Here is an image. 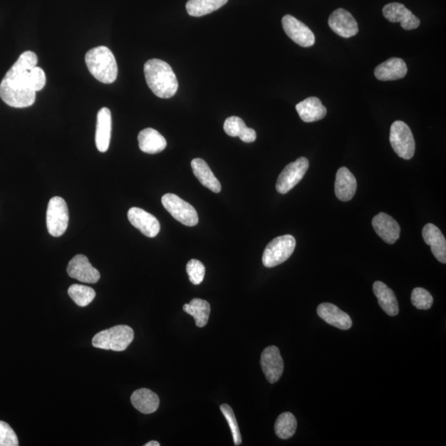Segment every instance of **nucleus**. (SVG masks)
<instances>
[{"mask_svg":"<svg viewBox=\"0 0 446 446\" xmlns=\"http://www.w3.org/2000/svg\"><path fill=\"white\" fill-rule=\"evenodd\" d=\"M37 64V55L27 51L8 71L0 84V98L6 105L17 108L33 105L36 92L31 85L30 71Z\"/></svg>","mask_w":446,"mask_h":446,"instance_id":"1","label":"nucleus"},{"mask_svg":"<svg viewBox=\"0 0 446 446\" xmlns=\"http://www.w3.org/2000/svg\"><path fill=\"white\" fill-rule=\"evenodd\" d=\"M147 85L155 96L172 98L178 90L179 83L174 71L167 62L152 59L144 66Z\"/></svg>","mask_w":446,"mask_h":446,"instance_id":"2","label":"nucleus"},{"mask_svg":"<svg viewBox=\"0 0 446 446\" xmlns=\"http://www.w3.org/2000/svg\"><path fill=\"white\" fill-rule=\"evenodd\" d=\"M85 63L91 75L103 84L117 80L118 65L112 51L107 46H97L85 55Z\"/></svg>","mask_w":446,"mask_h":446,"instance_id":"3","label":"nucleus"},{"mask_svg":"<svg viewBox=\"0 0 446 446\" xmlns=\"http://www.w3.org/2000/svg\"><path fill=\"white\" fill-rule=\"evenodd\" d=\"M133 339L134 331L130 326L118 325L102 331L93 336L92 345L98 349L123 351L132 343Z\"/></svg>","mask_w":446,"mask_h":446,"instance_id":"4","label":"nucleus"},{"mask_svg":"<svg viewBox=\"0 0 446 446\" xmlns=\"http://www.w3.org/2000/svg\"><path fill=\"white\" fill-rule=\"evenodd\" d=\"M296 247V240L291 235L274 238L264 249L262 262L264 266L273 268L286 261Z\"/></svg>","mask_w":446,"mask_h":446,"instance_id":"5","label":"nucleus"},{"mask_svg":"<svg viewBox=\"0 0 446 446\" xmlns=\"http://www.w3.org/2000/svg\"><path fill=\"white\" fill-rule=\"evenodd\" d=\"M69 223V210L66 201L61 197H53L49 201L46 211V227L50 234L59 237L64 234Z\"/></svg>","mask_w":446,"mask_h":446,"instance_id":"6","label":"nucleus"},{"mask_svg":"<svg viewBox=\"0 0 446 446\" xmlns=\"http://www.w3.org/2000/svg\"><path fill=\"white\" fill-rule=\"evenodd\" d=\"M390 141L394 152L399 157L404 160L413 157L416 144L411 129L405 123L396 121L392 124Z\"/></svg>","mask_w":446,"mask_h":446,"instance_id":"7","label":"nucleus"},{"mask_svg":"<svg viewBox=\"0 0 446 446\" xmlns=\"http://www.w3.org/2000/svg\"><path fill=\"white\" fill-rule=\"evenodd\" d=\"M162 204L171 216L182 224L194 227L199 223V216L195 207L187 203L179 196L174 194H167L162 197Z\"/></svg>","mask_w":446,"mask_h":446,"instance_id":"8","label":"nucleus"},{"mask_svg":"<svg viewBox=\"0 0 446 446\" xmlns=\"http://www.w3.org/2000/svg\"><path fill=\"white\" fill-rule=\"evenodd\" d=\"M309 168L307 158L300 157L294 162L290 163L279 175L276 190L279 194H287L303 180Z\"/></svg>","mask_w":446,"mask_h":446,"instance_id":"9","label":"nucleus"},{"mask_svg":"<svg viewBox=\"0 0 446 446\" xmlns=\"http://www.w3.org/2000/svg\"><path fill=\"white\" fill-rule=\"evenodd\" d=\"M282 26L285 33L295 43L303 48H310L314 45L315 35L312 30L296 18L285 15L282 19Z\"/></svg>","mask_w":446,"mask_h":446,"instance_id":"10","label":"nucleus"},{"mask_svg":"<svg viewBox=\"0 0 446 446\" xmlns=\"http://www.w3.org/2000/svg\"><path fill=\"white\" fill-rule=\"evenodd\" d=\"M261 365L264 376L269 383H274L279 380L283 375L284 365L277 346H268L263 351Z\"/></svg>","mask_w":446,"mask_h":446,"instance_id":"11","label":"nucleus"},{"mask_svg":"<svg viewBox=\"0 0 446 446\" xmlns=\"http://www.w3.org/2000/svg\"><path fill=\"white\" fill-rule=\"evenodd\" d=\"M328 25L335 33L344 38L354 37L359 33L356 20L344 9H336L330 15Z\"/></svg>","mask_w":446,"mask_h":446,"instance_id":"12","label":"nucleus"},{"mask_svg":"<svg viewBox=\"0 0 446 446\" xmlns=\"http://www.w3.org/2000/svg\"><path fill=\"white\" fill-rule=\"evenodd\" d=\"M383 16L391 23H400L405 30H413L419 27L421 21L408 9L400 3H390L383 9Z\"/></svg>","mask_w":446,"mask_h":446,"instance_id":"13","label":"nucleus"},{"mask_svg":"<svg viewBox=\"0 0 446 446\" xmlns=\"http://www.w3.org/2000/svg\"><path fill=\"white\" fill-rule=\"evenodd\" d=\"M67 273L71 278L86 284H95L100 279V273L93 268L84 255H77L69 262Z\"/></svg>","mask_w":446,"mask_h":446,"instance_id":"14","label":"nucleus"},{"mask_svg":"<svg viewBox=\"0 0 446 446\" xmlns=\"http://www.w3.org/2000/svg\"><path fill=\"white\" fill-rule=\"evenodd\" d=\"M128 217L131 224L138 228L143 235L153 238L159 234L160 224L157 217L149 212L139 209V207H132L128 210Z\"/></svg>","mask_w":446,"mask_h":446,"instance_id":"15","label":"nucleus"},{"mask_svg":"<svg viewBox=\"0 0 446 446\" xmlns=\"http://www.w3.org/2000/svg\"><path fill=\"white\" fill-rule=\"evenodd\" d=\"M372 225L381 239L390 245L395 243L400 237V226L397 221L385 212H380L373 217Z\"/></svg>","mask_w":446,"mask_h":446,"instance_id":"16","label":"nucleus"},{"mask_svg":"<svg viewBox=\"0 0 446 446\" xmlns=\"http://www.w3.org/2000/svg\"><path fill=\"white\" fill-rule=\"evenodd\" d=\"M316 312L326 323L333 326L336 328L346 331L352 326L351 316L333 304H320Z\"/></svg>","mask_w":446,"mask_h":446,"instance_id":"17","label":"nucleus"},{"mask_svg":"<svg viewBox=\"0 0 446 446\" xmlns=\"http://www.w3.org/2000/svg\"><path fill=\"white\" fill-rule=\"evenodd\" d=\"M111 132V112L108 108H103L98 113L95 133L96 147L100 152H106L110 147Z\"/></svg>","mask_w":446,"mask_h":446,"instance_id":"18","label":"nucleus"},{"mask_svg":"<svg viewBox=\"0 0 446 446\" xmlns=\"http://www.w3.org/2000/svg\"><path fill=\"white\" fill-rule=\"evenodd\" d=\"M357 190L355 175L346 167L337 171L335 182V194L341 201L348 202L353 199Z\"/></svg>","mask_w":446,"mask_h":446,"instance_id":"19","label":"nucleus"},{"mask_svg":"<svg viewBox=\"0 0 446 446\" xmlns=\"http://www.w3.org/2000/svg\"><path fill=\"white\" fill-rule=\"evenodd\" d=\"M422 237L425 242L432 249V252L440 263H446V241L442 232L432 223L423 227Z\"/></svg>","mask_w":446,"mask_h":446,"instance_id":"20","label":"nucleus"},{"mask_svg":"<svg viewBox=\"0 0 446 446\" xmlns=\"http://www.w3.org/2000/svg\"><path fill=\"white\" fill-rule=\"evenodd\" d=\"M408 73V67L401 58H393L383 62L375 70V75L378 80L382 81H397L403 79Z\"/></svg>","mask_w":446,"mask_h":446,"instance_id":"21","label":"nucleus"},{"mask_svg":"<svg viewBox=\"0 0 446 446\" xmlns=\"http://www.w3.org/2000/svg\"><path fill=\"white\" fill-rule=\"evenodd\" d=\"M139 147L142 152L147 154H157L167 147V140L158 131L153 128L143 129L138 134Z\"/></svg>","mask_w":446,"mask_h":446,"instance_id":"22","label":"nucleus"},{"mask_svg":"<svg viewBox=\"0 0 446 446\" xmlns=\"http://www.w3.org/2000/svg\"><path fill=\"white\" fill-rule=\"evenodd\" d=\"M296 110L300 118L305 123L319 121L326 115V107L316 97H310L299 103Z\"/></svg>","mask_w":446,"mask_h":446,"instance_id":"23","label":"nucleus"},{"mask_svg":"<svg viewBox=\"0 0 446 446\" xmlns=\"http://www.w3.org/2000/svg\"><path fill=\"white\" fill-rule=\"evenodd\" d=\"M373 291L380 307L388 316H394L398 314V300L391 289L388 288L385 283L376 281L373 285Z\"/></svg>","mask_w":446,"mask_h":446,"instance_id":"24","label":"nucleus"},{"mask_svg":"<svg viewBox=\"0 0 446 446\" xmlns=\"http://www.w3.org/2000/svg\"><path fill=\"white\" fill-rule=\"evenodd\" d=\"M191 167L192 169H193L196 178L199 180L202 185L206 187V188L214 192V193H220L222 186L219 180H217L214 174L212 173V171L205 160L200 158L194 159L192 160Z\"/></svg>","mask_w":446,"mask_h":446,"instance_id":"25","label":"nucleus"},{"mask_svg":"<svg viewBox=\"0 0 446 446\" xmlns=\"http://www.w3.org/2000/svg\"><path fill=\"white\" fill-rule=\"evenodd\" d=\"M131 402L135 408L143 414L153 413L159 408L160 398L148 388H141L132 394Z\"/></svg>","mask_w":446,"mask_h":446,"instance_id":"26","label":"nucleus"},{"mask_svg":"<svg viewBox=\"0 0 446 446\" xmlns=\"http://www.w3.org/2000/svg\"><path fill=\"white\" fill-rule=\"evenodd\" d=\"M225 133L228 136L239 138L242 142L251 143L256 140V133L254 129L247 128L245 122L239 117L232 116L227 118L224 123Z\"/></svg>","mask_w":446,"mask_h":446,"instance_id":"27","label":"nucleus"},{"mask_svg":"<svg viewBox=\"0 0 446 446\" xmlns=\"http://www.w3.org/2000/svg\"><path fill=\"white\" fill-rule=\"evenodd\" d=\"M183 310L186 313L194 316L198 328H204L209 321L211 307L210 304L204 299H194L190 304L183 306Z\"/></svg>","mask_w":446,"mask_h":446,"instance_id":"28","label":"nucleus"},{"mask_svg":"<svg viewBox=\"0 0 446 446\" xmlns=\"http://www.w3.org/2000/svg\"><path fill=\"white\" fill-rule=\"evenodd\" d=\"M228 0H189L186 4L187 12L192 17H202L219 9Z\"/></svg>","mask_w":446,"mask_h":446,"instance_id":"29","label":"nucleus"},{"mask_svg":"<svg viewBox=\"0 0 446 446\" xmlns=\"http://www.w3.org/2000/svg\"><path fill=\"white\" fill-rule=\"evenodd\" d=\"M297 420L291 413L280 414L274 424V432L280 439L288 440L294 437L297 430Z\"/></svg>","mask_w":446,"mask_h":446,"instance_id":"30","label":"nucleus"},{"mask_svg":"<svg viewBox=\"0 0 446 446\" xmlns=\"http://www.w3.org/2000/svg\"><path fill=\"white\" fill-rule=\"evenodd\" d=\"M69 296L80 307H86L95 299L96 293L89 286L82 284H73L68 289Z\"/></svg>","mask_w":446,"mask_h":446,"instance_id":"31","label":"nucleus"},{"mask_svg":"<svg viewBox=\"0 0 446 446\" xmlns=\"http://www.w3.org/2000/svg\"><path fill=\"white\" fill-rule=\"evenodd\" d=\"M412 304L419 310H427L432 307L433 297L427 290L423 288H416L413 290L411 296Z\"/></svg>","mask_w":446,"mask_h":446,"instance_id":"32","label":"nucleus"},{"mask_svg":"<svg viewBox=\"0 0 446 446\" xmlns=\"http://www.w3.org/2000/svg\"><path fill=\"white\" fill-rule=\"evenodd\" d=\"M220 409L221 412L223 414V416L225 417L228 425H229L235 445H240L242 442V435L239 427H238V423L235 414L234 413H233L232 408L229 405H227V404H222V405H221L220 407Z\"/></svg>","mask_w":446,"mask_h":446,"instance_id":"33","label":"nucleus"},{"mask_svg":"<svg viewBox=\"0 0 446 446\" xmlns=\"http://www.w3.org/2000/svg\"><path fill=\"white\" fill-rule=\"evenodd\" d=\"M186 271L192 284L199 285L204 281L205 266L201 261L195 260V259L190 260L187 264Z\"/></svg>","mask_w":446,"mask_h":446,"instance_id":"34","label":"nucleus"},{"mask_svg":"<svg viewBox=\"0 0 446 446\" xmlns=\"http://www.w3.org/2000/svg\"><path fill=\"white\" fill-rule=\"evenodd\" d=\"M19 440L14 430L5 422L0 421V446H18Z\"/></svg>","mask_w":446,"mask_h":446,"instance_id":"35","label":"nucleus"},{"mask_svg":"<svg viewBox=\"0 0 446 446\" xmlns=\"http://www.w3.org/2000/svg\"><path fill=\"white\" fill-rule=\"evenodd\" d=\"M31 85L35 92L40 91L43 89L46 85V78L45 72L38 66H35L30 71Z\"/></svg>","mask_w":446,"mask_h":446,"instance_id":"36","label":"nucleus"},{"mask_svg":"<svg viewBox=\"0 0 446 446\" xmlns=\"http://www.w3.org/2000/svg\"><path fill=\"white\" fill-rule=\"evenodd\" d=\"M160 444L157 442H155V440H152V442H150L147 444H145V446H160Z\"/></svg>","mask_w":446,"mask_h":446,"instance_id":"37","label":"nucleus"}]
</instances>
